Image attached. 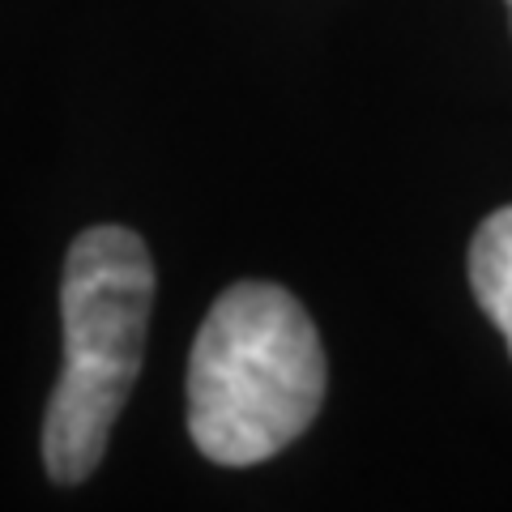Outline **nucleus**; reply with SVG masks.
<instances>
[{
	"mask_svg": "<svg viewBox=\"0 0 512 512\" xmlns=\"http://www.w3.org/2000/svg\"><path fill=\"white\" fill-rule=\"evenodd\" d=\"M470 286L478 308L504 333L512 350V205L495 210L470 244Z\"/></svg>",
	"mask_w": 512,
	"mask_h": 512,
	"instance_id": "nucleus-3",
	"label": "nucleus"
},
{
	"mask_svg": "<svg viewBox=\"0 0 512 512\" xmlns=\"http://www.w3.org/2000/svg\"><path fill=\"white\" fill-rule=\"evenodd\" d=\"M154 308V261L128 227H90L64 256V367L43 414V466L52 483L99 470L111 427L141 372Z\"/></svg>",
	"mask_w": 512,
	"mask_h": 512,
	"instance_id": "nucleus-2",
	"label": "nucleus"
},
{
	"mask_svg": "<svg viewBox=\"0 0 512 512\" xmlns=\"http://www.w3.org/2000/svg\"><path fill=\"white\" fill-rule=\"evenodd\" d=\"M508 9H512V0H508Z\"/></svg>",
	"mask_w": 512,
	"mask_h": 512,
	"instance_id": "nucleus-4",
	"label": "nucleus"
},
{
	"mask_svg": "<svg viewBox=\"0 0 512 512\" xmlns=\"http://www.w3.org/2000/svg\"><path fill=\"white\" fill-rule=\"evenodd\" d=\"M329 363L308 308L274 282H235L188 355V431L218 466H256L312 427Z\"/></svg>",
	"mask_w": 512,
	"mask_h": 512,
	"instance_id": "nucleus-1",
	"label": "nucleus"
}]
</instances>
